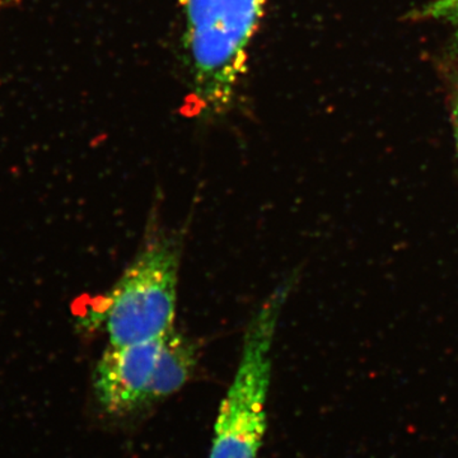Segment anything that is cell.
<instances>
[{"label": "cell", "instance_id": "obj_1", "mask_svg": "<svg viewBox=\"0 0 458 458\" xmlns=\"http://www.w3.org/2000/svg\"><path fill=\"white\" fill-rule=\"evenodd\" d=\"M265 0H183L192 113L216 116L233 101Z\"/></svg>", "mask_w": 458, "mask_h": 458}, {"label": "cell", "instance_id": "obj_8", "mask_svg": "<svg viewBox=\"0 0 458 458\" xmlns=\"http://www.w3.org/2000/svg\"><path fill=\"white\" fill-rule=\"evenodd\" d=\"M0 4H2V0H0Z\"/></svg>", "mask_w": 458, "mask_h": 458}, {"label": "cell", "instance_id": "obj_3", "mask_svg": "<svg viewBox=\"0 0 458 458\" xmlns=\"http://www.w3.org/2000/svg\"><path fill=\"white\" fill-rule=\"evenodd\" d=\"M180 249L170 238L148 243L114 284L105 303L110 345L162 339L174 330Z\"/></svg>", "mask_w": 458, "mask_h": 458}, {"label": "cell", "instance_id": "obj_7", "mask_svg": "<svg viewBox=\"0 0 458 458\" xmlns=\"http://www.w3.org/2000/svg\"><path fill=\"white\" fill-rule=\"evenodd\" d=\"M452 126H454V146H456L458 157V92L454 99V110H452Z\"/></svg>", "mask_w": 458, "mask_h": 458}, {"label": "cell", "instance_id": "obj_4", "mask_svg": "<svg viewBox=\"0 0 458 458\" xmlns=\"http://www.w3.org/2000/svg\"><path fill=\"white\" fill-rule=\"evenodd\" d=\"M162 339L131 345H108L93 372L96 400L106 414L125 418L141 411Z\"/></svg>", "mask_w": 458, "mask_h": 458}, {"label": "cell", "instance_id": "obj_6", "mask_svg": "<svg viewBox=\"0 0 458 458\" xmlns=\"http://www.w3.org/2000/svg\"><path fill=\"white\" fill-rule=\"evenodd\" d=\"M418 17L450 27L458 47V0H429L419 9Z\"/></svg>", "mask_w": 458, "mask_h": 458}, {"label": "cell", "instance_id": "obj_2", "mask_svg": "<svg viewBox=\"0 0 458 458\" xmlns=\"http://www.w3.org/2000/svg\"><path fill=\"white\" fill-rule=\"evenodd\" d=\"M291 285H279L247 327L236 375L219 406L209 458H258L267 433L271 352Z\"/></svg>", "mask_w": 458, "mask_h": 458}, {"label": "cell", "instance_id": "obj_5", "mask_svg": "<svg viewBox=\"0 0 458 458\" xmlns=\"http://www.w3.org/2000/svg\"><path fill=\"white\" fill-rule=\"evenodd\" d=\"M197 363L198 346L188 336L171 330L162 339L161 352L141 411L179 393L194 375Z\"/></svg>", "mask_w": 458, "mask_h": 458}]
</instances>
